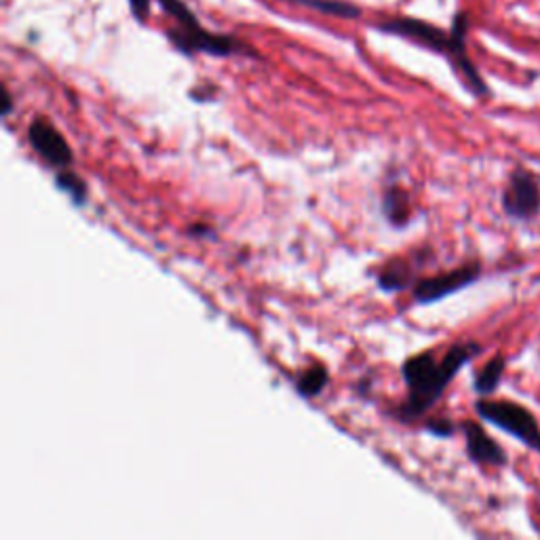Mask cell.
<instances>
[{
	"label": "cell",
	"mask_w": 540,
	"mask_h": 540,
	"mask_svg": "<svg viewBox=\"0 0 540 540\" xmlns=\"http://www.w3.org/2000/svg\"><path fill=\"white\" fill-rule=\"evenodd\" d=\"M374 28L382 34L399 36V39L410 41L412 45L423 47L426 51L443 55V58L450 61V66L454 68L458 79H461L464 89H467L470 96L477 99H486L492 96L486 79L481 77V72L477 70V66L469 55L467 39L470 30V17L467 11H458V14L452 17L450 30H443L435 26V23L407 15L386 17V20L376 22Z\"/></svg>",
	"instance_id": "obj_1"
},
{
	"label": "cell",
	"mask_w": 540,
	"mask_h": 540,
	"mask_svg": "<svg viewBox=\"0 0 540 540\" xmlns=\"http://www.w3.org/2000/svg\"><path fill=\"white\" fill-rule=\"evenodd\" d=\"M479 353L481 344L461 342L448 349V353L442 359H437L433 353L410 357L401 366V376H404L407 386V399L395 412L401 423H414V420L423 418L443 397L445 388L456 378V374Z\"/></svg>",
	"instance_id": "obj_2"
},
{
	"label": "cell",
	"mask_w": 540,
	"mask_h": 540,
	"mask_svg": "<svg viewBox=\"0 0 540 540\" xmlns=\"http://www.w3.org/2000/svg\"><path fill=\"white\" fill-rule=\"evenodd\" d=\"M161 5L163 14L173 22V26L167 30L165 36L172 42L175 51H180L186 58L203 53L211 58H230V55H256L254 49H249L243 41L235 39L230 34H218L200 26L199 17L192 14L184 0H156Z\"/></svg>",
	"instance_id": "obj_3"
},
{
	"label": "cell",
	"mask_w": 540,
	"mask_h": 540,
	"mask_svg": "<svg viewBox=\"0 0 540 540\" xmlns=\"http://www.w3.org/2000/svg\"><path fill=\"white\" fill-rule=\"evenodd\" d=\"M475 412L481 420L494 424L496 429L505 431L507 435H511L517 439L519 443H524L527 450L538 452L540 454V424L536 416H534L526 405L507 399H477Z\"/></svg>",
	"instance_id": "obj_4"
},
{
	"label": "cell",
	"mask_w": 540,
	"mask_h": 540,
	"mask_svg": "<svg viewBox=\"0 0 540 540\" xmlns=\"http://www.w3.org/2000/svg\"><path fill=\"white\" fill-rule=\"evenodd\" d=\"M502 211L517 222H530L540 213V182L524 167L513 169L500 194Z\"/></svg>",
	"instance_id": "obj_5"
},
{
	"label": "cell",
	"mask_w": 540,
	"mask_h": 540,
	"mask_svg": "<svg viewBox=\"0 0 540 540\" xmlns=\"http://www.w3.org/2000/svg\"><path fill=\"white\" fill-rule=\"evenodd\" d=\"M481 277V264L479 262H469L462 264L450 273L435 275V277H426L418 281L414 285V300L418 304H433L437 300H443L452 296V293L462 292L464 287L473 285L477 279Z\"/></svg>",
	"instance_id": "obj_6"
},
{
	"label": "cell",
	"mask_w": 540,
	"mask_h": 540,
	"mask_svg": "<svg viewBox=\"0 0 540 540\" xmlns=\"http://www.w3.org/2000/svg\"><path fill=\"white\" fill-rule=\"evenodd\" d=\"M28 140L33 148L55 169H66L74 163L70 144L60 134V129L47 118H34L28 127Z\"/></svg>",
	"instance_id": "obj_7"
},
{
	"label": "cell",
	"mask_w": 540,
	"mask_h": 540,
	"mask_svg": "<svg viewBox=\"0 0 540 540\" xmlns=\"http://www.w3.org/2000/svg\"><path fill=\"white\" fill-rule=\"evenodd\" d=\"M461 429L464 433V443H467V456L475 464H481V467H505L508 462V456L502 450V445L496 443L479 423L467 420V423H462Z\"/></svg>",
	"instance_id": "obj_8"
},
{
	"label": "cell",
	"mask_w": 540,
	"mask_h": 540,
	"mask_svg": "<svg viewBox=\"0 0 540 540\" xmlns=\"http://www.w3.org/2000/svg\"><path fill=\"white\" fill-rule=\"evenodd\" d=\"M382 213L386 222L395 228H405L412 218L410 194H407L399 184H388L382 194Z\"/></svg>",
	"instance_id": "obj_9"
},
{
	"label": "cell",
	"mask_w": 540,
	"mask_h": 540,
	"mask_svg": "<svg viewBox=\"0 0 540 540\" xmlns=\"http://www.w3.org/2000/svg\"><path fill=\"white\" fill-rule=\"evenodd\" d=\"M505 369H507L505 357H502V355L492 357V359H489L486 366H483L475 376V380H473L475 393L481 395V397H488V395H492L496 388L500 386L502 376H505Z\"/></svg>",
	"instance_id": "obj_10"
},
{
	"label": "cell",
	"mask_w": 540,
	"mask_h": 540,
	"mask_svg": "<svg viewBox=\"0 0 540 540\" xmlns=\"http://www.w3.org/2000/svg\"><path fill=\"white\" fill-rule=\"evenodd\" d=\"M412 266L405 260H395L378 275V285L385 292H401L412 284Z\"/></svg>",
	"instance_id": "obj_11"
},
{
	"label": "cell",
	"mask_w": 540,
	"mask_h": 540,
	"mask_svg": "<svg viewBox=\"0 0 540 540\" xmlns=\"http://www.w3.org/2000/svg\"><path fill=\"white\" fill-rule=\"evenodd\" d=\"M330 382V374H328V368L321 366V363H317V366H312L298 376L296 380V391L300 397H306V399H312L317 397L319 393L323 391L325 386H328Z\"/></svg>",
	"instance_id": "obj_12"
},
{
	"label": "cell",
	"mask_w": 540,
	"mask_h": 540,
	"mask_svg": "<svg viewBox=\"0 0 540 540\" xmlns=\"http://www.w3.org/2000/svg\"><path fill=\"white\" fill-rule=\"evenodd\" d=\"M303 5L323 15L340 17V20H359L361 17V7L349 0H303Z\"/></svg>",
	"instance_id": "obj_13"
},
{
	"label": "cell",
	"mask_w": 540,
	"mask_h": 540,
	"mask_svg": "<svg viewBox=\"0 0 540 540\" xmlns=\"http://www.w3.org/2000/svg\"><path fill=\"white\" fill-rule=\"evenodd\" d=\"M55 184L61 192H66L68 197L72 199L74 205H83L85 199H87V184L83 180L79 178L77 173L70 172V169H58V173H55Z\"/></svg>",
	"instance_id": "obj_14"
},
{
	"label": "cell",
	"mask_w": 540,
	"mask_h": 540,
	"mask_svg": "<svg viewBox=\"0 0 540 540\" xmlns=\"http://www.w3.org/2000/svg\"><path fill=\"white\" fill-rule=\"evenodd\" d=\"M424 429L431 433V435L435 437H442V439H448L454 435L456 426L452 420H445V418H435V420H429V423L424 424Z\"/></svg>",
	"instance_id": "obj_15"
},
{
	"label": "cell",
	"mask_w": 540,
	"mask_h": 540,
	"mask_svg": "<svg viewBox=\"0 0 540 540\" xmlns=\"http://www.w3.org/2000/svg\"><path fill=\"white\" fill-rule=\"evenodd\" d=\"M127 3H129L131 15H134L137 22L146 23L150 17V7H153V0H127Z\"/></svg>",
	"instance_id": "obj_16"
},
{
	"label": "cell",
	"mask_w": 540,
	"mask_h": 540,
	"mask_svg": "<svg viewBox=\"0 0 540 540\" xmlns=\"http://www.w3.org/2000/svg\"><path fill=\"white\" fill-rule=\"evenodd\" d=\"M14 112V98L7 87H3V116H9Z\"/></svg>",
	"instance_id": "obj_17"
},
{
	"label": "cell",
	"mask_w": 540,
	"mask_h": 540,
	"mask_svg": "<svg viewBox=\"0 0 540 540\" xmlns=\"http://www.w3.org/2000/svg\"><path fill=\"white\" fill-rule=\"evenodd\" d=\"M188 232H191L192 237H194V235H197V237H203V235L213 237V235H216V232H213L211 228H207L205 224H194V226H191V228H188Z\"/></svg>",
	"instance_id": "obj_18"
},
{
	"label": "cell",
	"mask_w": 540,
	"mask_h": 540,
	"mask_svg": "<svg viewBox=\"0 0 540 540\" xmlns=\"http://www.w3.org/2000/svg\"><path fill=\"white\" fill-rule=\"evenodd\" d=\"M284 3H296V5H303V0H284Z\"/></svg>",
	"instance_id": "obj_19"
}]
</instances>
